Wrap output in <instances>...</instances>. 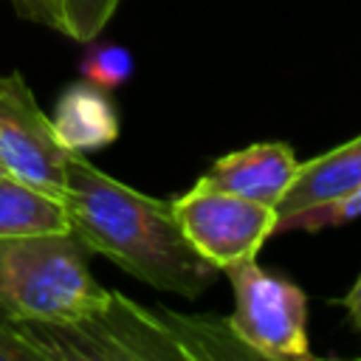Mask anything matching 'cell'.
I'll list each match as a JSON object with an SVG mask.
<instances>
[{
    "instance_id": "12",
    "label": "cell",
    "mask_w": 361,
    "mask_h": 361,
    "mask_svg": "<svg viewBox=\"0 0 361 361\" xmlns=\"http://www.w3.org/2000/svg\"><path fill=\"white\" fill-rule=\"evenodd\" d=\"M62 3V34L76 42H93L121 0H59Z\"/></svg>"
},
{
    "instance_id": "9",
    "label": "cell",
    "mask_w": 361,
    "mask_h": 361,
    "mask_svg": "<svg viewBox=\"0 0 361 361\" xmlns=\"http://www.w3.org/2000/svg\"><path fill=\"white\" fill-rule=\"evenodd\" d=\"M51 124L56 138L71 152L99 149L116 141L118 135V116L107 96V90L96 87L93 82H73L62 90Z\"/></svg>"
},
{
    "instance_id": "1",
    "label": "cell",
    "mask_w": 361,
    "mask_h": 361,
    "mask_svg": "<svg viewBox=\"0 0 361 361\" xmlns=\"http://www.w3.org/2000/svg\"><path fill=\"white\" fill-rule=\"evenodd\" d=\"M71 231L130 276L186 299L200 296L220 274L186 240L172 200H158L71 152L65 192Z\"/></svg>"
},
{
    "instance_id": "11",
    "label": "cell",
    "mask_w": 361,
    "mask_h": 361,
    "mask_svg": "<svg viewBox=\"0 0 361 361\" xmlns=\"http://www.w3.org/2000/svg\"><path fill=\"white\" fill-rule=\"evenodd\" d=\"M361 214V186L338 200H330V203H322V206H310V209H302V212H293V214H285V217H276V226H274V234L279 231H316V228H324V226H341L347 220H355Z\"/></svg>"
},
{
    "instance_id": "3",
    "label": "cell",
    "mask_w": 361,
    "mask_h": 361,
    "mask_svg": "<svg viewBox=\"0 0 361 361\" xmlns=\"http://www.w3.org/2000/svg\"><path fill=\"white\" fill-rule=\"evenodd\" d=\"M73 231L0 240V305L14 324H76L99 313L110 290L87 265Z\"/></svg>"
},
{
    "instance_id": "10",
    "label": "cell",
    "mask_w": 361,
    "mask_h": 361,
    "mask_svg": "<svg viewBox=\"0 0 361 361\" xmlns=\"http://www.w3.org/2000/svg\"><path fill=\"white\" fill-rule=\"evenodd\" d=\"M71 231L62 197L42 192L8 172L0 175V240Z\"/></svg>"
},
{
    "instance_id": "15",
    "label": "cell",
    "mask_w": 361,
    "mask_h": 361,
    "mask_svg": "<svg viewBox=\"0 0 361 361\" xmlns=\"http://www.w3.org/2000/svg\"><path fill=\"white\" fill-rule=\"evenodd\" d=\"M11 6L23 20L62 34V3L59 0H11Z\"/></svg>"
},
{
    "instance_id": "6",
    "label": "cell",
    "mask_w": 361,
    "mask_h": 361,
    "mask_svg": "<svg viewBox=\"0 0 361 361\" xmlns=\"http://www.w3.org/2000/svg\"><path fill=\"white\" fill-rule=\"evenodd\" d=\"M71 149L56 138L23 73L0 76V164L8 175L62 197Z\"/></svg>"
},
{
    "instance_id": "17",
    "label": "cell",
    "mask_w": 361,
    "mask_h": 361,
    "mask_svg": "<svg viewBox=\"0 0 361 361\" xmlns=\"http://www.w3.org/2000/svg\"><path fill=\"white\" fill-rule=\"evenodd\" d=\"M0 319H8V316H6V310H3V305H0ZM8 322H11V319H8Z\"/></svg>"
},
{
    "instance_id": "4",
    "label": "cell",
    "mask_w": 361,
    "mask_h": 361,
    "mask_svg": "<svg viewBox=\"0 0 361 361\" xmlns=\"http://www.w3.org/2000/svg\"><path fill=\"white\" fill-rule=\"evenodd\" d=\"M223 274L234 290L228 327L257 358H313L307 344V296L302 288L268 274L257 259L234 262Z\"/></svg>"
},
{
    "instance_id": "18",
    "label": "cell",
    "mask_w": 361,
    "mask_h": 361,
    "mask_svg": "<svg viewBox=\"0 0 361 361\" xmlns=\"http://www.w3.org/2000/svg\"><path fill=\"white\" fill-rule=\"evenodd\" d=\"M3 172H6V169H3V164H0V175H3Z\"/></svg>"
},
{
    "instance_id": "2",
    "label": "cell",
    "mask_w": 361,
    "mask_h": 361,
    "mask_svg": "<svg viewBox=\"0 0 361 361\" xmlns=\"http://www.w3.org/2000/svg\"><path fill=\"white\" fill-rule=\"evenodd\" d=\"M37 341L48 361L93 358V361H172V358H257L228 319L180 316L172 310H147L116 290L107 305L76 324H20Z\"/></svg>"
},
{
    "instance_id": "7",
    "label": "cell",
    "mask_w": 361,
    "mask_h": 361,
    "mask_svg": "<svg viewBox=\"0 0 361 361\" xmlns=\"http://www.w3.org/2000/svg\"><path fill=\"white\" fill-rule=\"evenodd\" d=\"M296 152L282 141H268L217 158L203 178L223 192L276 209L296 178Z\"/></svg>"
},
{
    "instance_id": "13",
    "label": "cell",
    "mask_w": 361,
    "mask_h": 361,
    "mask_svg": "<svg viewBox=\"0 0 361 361\" xmlns=\"http://www.w3.org/2000/svg\"><path fill=\"white\" fill-rule=\"evenodd\" d=\"M82 73H85L87 82H93L102 90L121 87L133 76V54L127 48H121V45H113V42L96 45L85 56Z\"/></svg>"
},
{
    "instance_id": "14",
    "label": "cell",
    "mask_w": 361,
    "mask_h": 361,
    "mask_svg": "<svg viewBox=\"0 0 361 361\" xmlns=\"http://www.w3.org/2000/svg\"><path fill=\"white\" fill-rule=\"evenodd\" d=\"M0 361H48V355L20 324L0 319Z\"/></svg>"
},
{
    "instance_id": "5",
    "label": "cell",
    "mask_w": 361,
    "mask_h": 361,
    "mask_svg": "<svg viewBox=\"0 0 361 361\" xmlns=\"http://www.w3.org/2000/svg\"><path fill=\"white\" fill-rule=\"evenodd\" d=\"M172 209L186 240L220 271L243 259H257L262 243L276 226L274 206L223 192L206 178H200L186 195L175 197Z\"/></svg>"
},
{
    "instance_id": "8",
    "label": "cell",
    "mask_w": 361,
    "mask_h": 361,
    "mask_svg": "<svg viewBox=\"0 0 361 361\" xmlns=\"http://www.w3.org/2000/svg\"><path fill=\"white\" fill-rule=\"evenodd\" d=\"M361 186V135L347 144L322 152L310 161H299L296 178L285 197L276 203V217L338 200Z\"/></svg>"
},
{
    "instance_id": "16",
    "label": "cell",
    "mask_w": 361,
    "mask_h": 361,
    "mask_svg": "<svg viewBox=\"0 0 361 361\" xmlns=\"http://www.w3.org/2000/svg\"><path fill=\"white\" fill-rule=\"evenodd\" d=\"M344 305H347V310H350L355 327H361V276H358V282L350 288V293L344 296Z\"/></svg>"
}]
</instances>
